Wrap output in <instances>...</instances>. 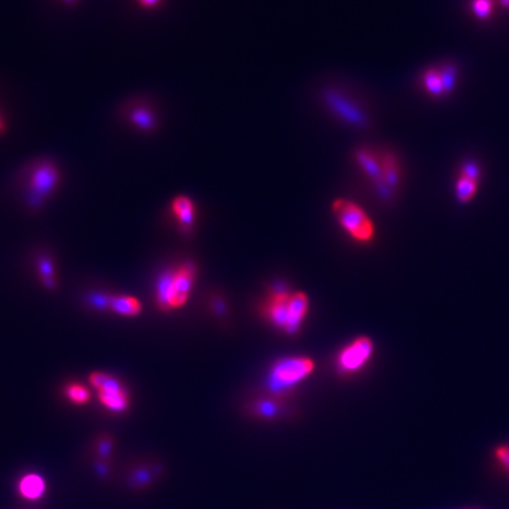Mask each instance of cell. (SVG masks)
I'll return each instance as SVG.
<instances>
[{
	"mask_svg": "<svg viewBox=\"0 0 509 509\" xmlns=\"http://www.w3.org/2000/svg\"><path fill=\"white\" fill-rule=\"evenodd\" d=\"M309 299L305 293L276 292L265 303V316L279 328L293 334L299 330L300 323L307 314Z\"/></svg>",
	"mask_w": 509,
	"mask_h": 509,
	"instance_id": "1",
	"label": "cell"
},
{
	"mask_svg": "<svg viewBox=\"0 0 509 509\" xmlns=\"http://www.w3.org/2000/svg\"><path fill=\"white\" fill-rule=\"evenodd\" d=\"M194 274V266L191 263H184L160 277L158 286V303L163 310L177 309L186 305L193 287Z\"/></svg>",
	"mask_w": 509,
	"mask_h": 509,
	"instance_id": "2",
	"label": "cell"
},
{
	"mask_svg": "<svg viewBox=\"0 0 509 509\" xmlns=\"http://www.w3.org/2000/svg\"><path fill=\"white\" fill-rule=\"evenodd\" d=\"M333 211L340 225L352 235L354 239L359 242H368L372 239L375 234L374 224L356 204L347 200H335Z\"/></svg>",
	"mask_w": 509,
	"mask_h": 509,
	"instance_id": "3",
	"label": "cell"
},
{
	"mask_svg": "<svg viewBox=\"0 0 509 509\" xmlns=\"http://www.w3.org/2000/svg\"><path fill=\"white\" fill-rule=\"evenodd\" d=\"M314 370V363L309 358H288L276 363L272 371V384L280 388L290 386L307 375Z\"/></svg>",
	"mask_w": 509,
	"mask_h": 509,
	"instance_id": "4",
	"label": "cell"
},
{
	"mask_svg": "<svg viewBox=\"0 0 509 509\" xmlns=\"http://www.w3.org/2000/svg\"><path fill=\"white\" fill-rule=\"evenodd\" d=\"M90 382L98 389L99 400L113 412H122L127 407V393L122 385L111 375L94 372Z\"/></svg>",
	"mask_w": 509,
	"mask_h": 509,
	"instance_id": "5",
	"label": "cell"
},
{
	"mask_svg": "<svg viewBox=\"0 0 509 509\" xmlns=\"http://www.w3.org/2000/svg\"><path fill=\"white\" fill-rule=\"evenodd\" d=\"M58 169L51 162L37 163L29 179V193L33 202H40L48 197L58 184Z\"/></svg>",
	"mask_w": 509,
	"mask_h": 509,
	"instance_id": "6",
	"label": "cell"
},
{
	"mask_svg": "<svg viewBox=\"0 0 509 509\" xmlns=\"http://www.w3.org/2000/svg\"><path fill=\"white\" fill-rule=\"evenodd\" d=\"M374 344L370 338L361 337L356 338L352 344L342 349L338 358V363L342 371L352 372L359 370L372 355Z\"/></svg>",
	"mask_w": 509,
	"mask_h": 509,
	"instance_id": "7",
	"label": "cell"
},
{
	"mask_svg": "<svg viewBox=\"0 0 509 509\" xmlns=\"http://www.w3.org/2000/svg\"><path fill=\"white\" fill-rule=\"evenodd\" d=\"M19 492L26 499H39L46 492V482L39 474H27L19 482Z\"/></svg>",
	"mask_w": 509,
	"mask_h": 509,
	"instance_id": "8",
	"label": "cell"
},
{
	"mask_svg": "<svg viewBox=\"0 0 509 509\" xmlns=\"http://www.w3.org/2000/svg\"><path fill=\"white\" fill-rule=\"evenodd\" d=\"M115 313L122 316H136L141 310V305L137 299L130 296H115L108 299V305Z\"/></svg>",
	"mask_w": 509,
	"mask_h": 509,
	"instance_id": "9",
	"label": "cell"
},
{
	"mask_svg": "<svg viewBox=\"0 0 509 509\" xmlns=\"http://www.w3.org/2000/svg\"><path fill=\"white\" fill-rule=\"evenodd\" d=\"M173 212L177 216V220L180 221V224H183L184 227H190L194 221V204L191 202L190 198L180 195L173 201Z\"/></svg>",
	"mask_w": 509,
	"mask_h": 509,
	"instance_id": "10",
	"label": "cell"
},
{
	"mask_svg": "<svg viewBox=\"0 0 509 509\" xmlns=\"http://www.w3.org/2000/svg\"><path fill=\"white\" fill-rule=\"evenodd\" d=\"M356 159H358L359 165L362 166V169L365 170L367 174H370L375 181H384L382 180V169H381L377 158L371 152H368L365 149L358 151L356 152Z\"/></svg>",
	"mask_w": 509,
	"mask_h": 509,
	"instance_id": "11",
	"label": "cell"
},
{
	"mask_svg": "<svg viewBox=\"0 0 509 509\" xmlns=\"http://www.w3.org/2000/svg\"><path fill=\"white\" fill-rule=\"evenodd\" d=\"M423 84H424L426 90L431 95H442V94H445L443 81H442V76H440V69H438V68H430V69H427L424 72Z\"/></svg>",
	"mask_w": 509,
	"mask_h": 509,
	"instance_id": "12",
	"label": "cell"
},
{
	"mask_svg": "<svg viewBox=\"0 0 509 509\" xmlns=\"http://www.w3.org/2000/svg\"><path fill=\"white\" fill-rule=\"evenodd\" d=\"M65 395L72 403H77V405H84L91 398L90 391L81 384H69L65 389Z\"/></svg>",
	"mask_w": 509,
	"mask_h": 509,
	"instance_id": "13",
	"label": "cell"
},
{
	"mask_svg": "<svg viewBox=\"0 0 509 509\" xmlns=\"http://www.w3.org/2000/svg\"><path fill=\"white\" fill-rule=\"evenodd\" d=\"M382 179L388 186H396L399 176H398V165L393 156L386 155L384 158V169H382Z\"/></svg>",
	"mask_w": 509,
	"mask_h": 509,
	"instance_id": "14",
	"label": "cell"
},
{
	"mask_svg": "<svg viewBox=\"0 0 509 509\" xmlns=\"http://www.w3.org/2000/svg\"><path fill=\"white\" fill-rule=\"evenodd\" d=\"M456 191H457V198L461 202H467L474 197V194L477 191V183H474L468 179L460 177L457 181V186H456Z\"/></svg>",
	"mask_w": 509,
	"mask_h": 509,
	"instance_id": "15",
	"label": "cell"
},
{
	"mask_svg": "<svg viewBox=\"0 0 509 509\" xmlns=\"http://www.w3.org/2000/svg\"><path fill=\"white\" fill-rule=\"evenodd\" d=\"M471 8L478 19H488L492 15L494 0H473Z\"/></svg>",
	"mask_w": 509,
	"mask_h": 509,
	"instance_id": "16",
	"label": "cell"
},
{
	"mask_svg": "<svg viewBox=\"0 0 509 509\" xmlns=\"http://www.w3.org/2000/svg\"><path fill=\"white\" fill-rule=\"evenodd\" d=\"M440 76H442V81H443V90L445 92H450L454 88V83H456V67L453 64H447L443 65L440 68Z\"/></svg>",
	"mask_w": 509,
	"mask_h": 509,
	"instance_id": "17",
	"label": "cell"
},
{
	"mask_svg": "<svg viewBox=\"0 0 509 509\" xmlns=\"http://www.w3.org/2000/svg\"><path fill=\"white\" fill-rule=\"evenodd\" d=\"M40 274L43 279V283L47 287H53L55 283V277H54V267L50 262V259L44 258L40 260Z\"/></svg>",
	"mask_w": 509,
	"mask_h": 509,
	"instance_id": "18",
	"label": "cell"
},
{
	"mask_svg": "<svg viewBox=\"0 0 509 509\" xmlns=\"http://www.w3.org/2000/svg\"><path fill=\"white\" fill-rule=\"evenodd\" d=\"M461 177L464 179H468L474 183L478 181V177H480V169L475 163H466L463 166V170H461Z\"/></svg>",
	"mask_w": 509,
	"mask_h": 509,
	"instance_id": "19",
	"label": "cell"
},
{
	"mask_svg": "<svg viewBox=\"0 0 509 509\" xmlns=\"http://www.w3.org/2000/svg\"><path fill=\"white\" fill-rule=\"evenodd\" d=\"M148 113H149V112H146V111H136V112H134V115H133V119H134V122H136L137 125L144 126V127H148V126L152 123L151 116H149Z\"/></svg>",
	"mask_w": 509,
	"mask_h": 509,
	"instance_id": "20",
	"label": "cell"
},
{
	"mask_svg": "<svg viewBox=\"0 0 509 509\" xmlns=\"http://www.w3.org/2000/svg\"><path fill=\"white\" fill-rule=\"evenodd\" d=\"M496 457L509 470V447H499L496 450Z\"/></svg>",
	"mask_w": 509,
	"mask_h": 509,
	"instance_id": "21",
	"label": "cell"
},
{
	"mask_svg": "<svg viewBox=\"0 0 509 509\" xmlns=\"http://www.w3.org/2000/svg\"><path fill=\"white\" fill-rule=\"evenodd\" d=\"M137 4L146 9H155L162 4V0H137Z\"/></svg>",
	"mask_w": 509,
	"mask_h": 509,
	"instance_id": "22",
	"label": "cell"
},
{
	"mask_svg": "<svg viewBox=\"0 0 509 509\" xmlns=\"http://www.w3.org/2000/svg\"><path fill=\"white\" fill-rule=\"evenodd\" d=\"M111 447H112L111 440H102V443H101V449H99L101 454H108V453H109V450H111Z\"/></svg>",
	"mask_w": 509,
	"mask_h": 509,
	"instance_id": "23",
	"label": "cell"
},
{
	"mask_svg": "<svg viewBox=\"0 0 509 509\" xmlns=\"http://www.w3.org/2000/svg\"><path fill=\"white\" fill-rule=\"evenodd\" d=\"M5 126H6V123H5L4 118L0 116V132H4V130H5Z\"/></svg>",
	"mask_w": 509,
	"mask_h": 509,
	"instance_id": "24",
	"label": "cell"
},
{
	"mask_svg": "<svg viewBox=\"0 0 509 509\" xmlns=\"http://www.w3.org/2000/svg\"><path fill=\"white\" fill-rule=\"evenodd\" d=\"M501 5H502L503 8H508V9H509V0H501Z\"/></svg>",
	"mask_w": 509,
	"mask_h": 509,
	"instance_id": "25",
	"label": "cell"
},
{
	"mask_svg": "<svg viewBox=\"0 0 509 509\" xmlns=\"http://www.w3.org/2000/svg\"><path fill=\"white\" fill-rule=\"evenodd\" d=\"M64 2L65 4H72V2H74V0H64Z\"/></svg>",
	"mask_w": 509,
	"mask_h": 509,
	"instance_id": "26",
	"label": "cell"
}]
</instances>
